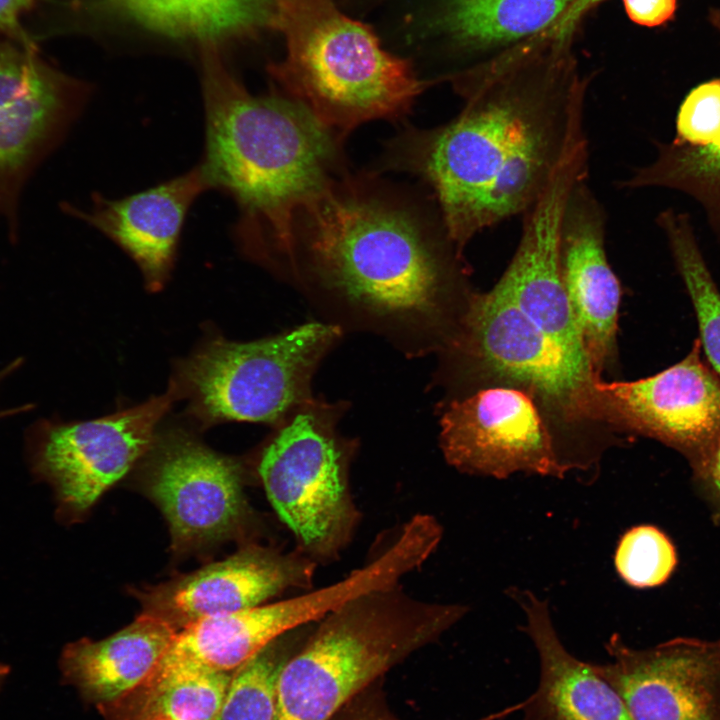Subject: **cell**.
<instances>
[{"label": "cell", "instance_id": "9", "mask_svg": "<svg viewBox=\"0 0 720 720\" xmlns=\"http://www.w3.org/2000/svg\"><path fill=\"white\" fill-rule=\"evenodd\" d=\"M440 448L446 462L465 474H566L541 404L514 386H483L450 401L440 419Z\"/></svg>", "mask_w": 720, "mask_h": 720}, {"label": "cell", "instance_id": "7", "mask_svg": "<svg viewBox=\"0 0 720 720\" xmlns=\"http://www.w3.org/2000/svg\"><path fill=\"white\" fill-rule=\"evenodd\" d=\"M340 335L335 324L310 322L250 342L213 339L174 382L201 424L284 422L310 400L313 374Z\"/></svg>", "mask_w": 720, "mask_h": 720}, {"label": "cell", "instance_id": "26", "mask_svg": "<svg viewBox=\"0 0 720 720\" xmlns=\"http://www.w3.org/2000/svg\"><path fill=\"white\" fill-rule=\"evenodd\" d=\"M312 626L309 624L281 636L239 667L233 673L215 720H272L278 674L303 644Z\"/></svg>", "mask_w": 720, "mask_h": 720}, {"label": "cell", "instance_id": "30", "mask_svg": "<svg viewBox=\"0 0 720 720\" xmlns=\"http://www.w3.org/2000/svg\"><path fill=\"white\" fill-rule=\"evenodd\" d=\"M692 468L698 490L707 502L714 521L720 524V433Z\"/></svg>", "mask_w": 720, "mask_h": 720}, {"label": "cell", "instance_id": "1", "mask_svg": "<svg viewBox=\"0 0 720 720\" xmlns=\"http://www.w3.org/2000/svg\"><path fill=\"white\" fill-rule=\"evenodd\" d=\"M571 36L544 33L450 81L464 99L440 127L397 143L402 167L429 185L460 253L480 232L523 215L586 142L589 80Z\"/></svg>", "mask_w": 720, "mask_h": 720}, {"label": "cell", "instance_id": "2", "mask_svg": "<svg viewBox=\"0 0 720 720\" xmlns=\"http://www.w3.org/2000/svg\"><path fill=\"white\" fill-rule=\"evenodd\" d=\"M375 328L444 348L470 295L463 254L440 214L336 179L300 211L293 267ZM292 267V268H293Z\"/></svg>", "mask_w": 720, "mask_h": 720}, {"label": "cell", "instance_id": "31", "mask_svg": "<svg viewBox=\"0 0 720 720\" xmlns=\"http://www.w3.org/2000/svg\"><path fill=\"white\" fill-rule=\"evenodd\" d=\"M629 18L643 26H658L671 18L676 0H623Z\"/></svg>", "mask_w": 720, "mask_h": 720}, {"label": "cell", "instance_id": "17", "mask_svg": "<svg viewBox=\"0 0 720 720\" xmlns=\"http://www.w3.org/2000/svg\"><path fill=\"white\" fill-rule=\"evenodd\" d=\"M605 210L580 178L567 197L558 236L561 280L595 376L614 363L617 352L620 283L605 250Z\"/></svg>", "mask_w": 720, "mask_h": 720}, {"label": "cell", "instance_id": "15", "mask_svg": "<svg viewBox=\"0 0 720 720\" xmlns=\"http://www.w3.org/2000/svg\"><path fill=\"white\" fill-rule=\"evenodd\" d=\"M148 488L178 549L233 534L250 515L241 465L184 433L159 444Z\"/></svg>", "mask_w": 720, "mask_h": 720}, {"label": "cell", "instance_id": "6", "mask_svg": "<svg viewBox=\"0 0 720 720\" xmlns=\"http://www.w3.org/2000/svg\"><path fill=\"white\" fill-rule=\"evenodd\" d=\"M443 351L458 379L473 390L509 385L533 395L551 422L568 472L598 464L601 455L583 433L602 425L596 390L602 379L577 368L506 295L495 287L472 293Z\"/></svg>", "mask_w": 720, "mask_h": 720}, {"label": "cell", "instance_id": "27", "mask_svg": "<svg viewBox=\"0 0 720 720\" xmlns=\"http://www.w3.org/2000/svg\"><path fill=\"white\" fill-rule=\"evenodd\" d=\"M692 300L705 354L720 378V293L704 262L686 216L666 211L658 218Z\"/></svg>", "mask_w": 720, "mask_h": 720}, {"label": "cell", "instance_id": "22", "mask_svg": "<svg viewBox=\"0 0 720 720\" xmlns=\"http://www.w3.org/2000/svg\"><path fill=\"white\" fill-rule=\"evenodd\" d=\"M285 634L275 602L211 616L177 632L160 663L234 673Z\"/></svg>", "mask_w": 720, "mask_h": 720}, {"label": "cell", "instance_id": "32", "mask_svg": "<svg viewBox=\"0 0 720 720\" xmlns=\"http://www.w3.org/2000/svg\"><path fill=\"white\" fill-rule=\"evenodd\" d=\"M604 0H575L571 7L567 10L561 20L554 27V30L560 35L573 34L578 22L592 8L602 3Z\"/></svg>", "mask_w": 720, "mask_h": 720}, {"label": "cell", "instance_id": "23", "mask_svg": "<svg viewBox=\"0 0 720 720\" xmlns=\"http://www.w3.org/2000/svg\"><path fill=\"white\" fill-rule=\"evenodd\" d=\"M232 676L159 663L132 692L98 711L105 720H215Z\"/></svg>", "mask_w": 720, "mask_h": 720}, {"label": "cell", "instance_id": "28", "mask_svg": "<svg viewBox=\"0 0 720 720\" xmlns=\"http://www.w3.org/2000/svg\"><path fill=\"white\" fill-rule=\"evenodd\" d=\"M677 553L671 539L658 527L638 525L620 538L614 565L617 574L635 588L664 584L677 566Z\"/></svg>", "mask_w": 720, "mask_h": 720}, {"label": "cell", "instance_id": "34", "mask_svg": "<svg viewBox=\"0 0 720 720\" xmlns=\"http://www.w3.org/2000/svg\"><path fill=\"white\" fill-rule=\"evenodd\" d=\"M18 367H19L18 362H17V361H14V362H12L10 365H8V366L5 367L4 369H2V370L0 371V383H1L7 376H9L15 369H17ZM29 409H30V406H29V405H22V406H19V407H14V408H9V409H5V410H0V419H1V418H4V417H7V416H11V415H15V414H18V413L25 412V411H27V410H29Z\"/></svg>", "mask_w": 720, "mask_h": 720}, {"label": "cell", "instance_id": "13", "mask_svg": "<svg viewBox=\"0 0 720 720\" xmlns=\"http://www.w3.org/2000/svg\"><path fill=\"white\" fill-rule=\"evenodd\" d=\"M610 660L591 663L634 720H720V639L677 637L632 648L618 634Z\"/></svg>", "mask_w": 720, "mask_h": 720}, {"label": "cell", "instance_id": "25", "mask_svg": "<svg viewBox=\"0 0 720 720\" xmlns=\"http://www.w3.org/2000/svg\"><path fill=\"white\" fill-rule=\"evenodd\" d=\"M623 188L665 187L694 196L720 230V143L695 147L671 143L659 146L656 159L620 183Z\"/></svg>", "mask_w": 720, "mask_h": 720}, {"label": "cell", "instance_id": "36", "mask_svg": "<svg viewBox=\"0 0 720 720\" xmlns=\"http://www.w3.org/2000/svg\"><path fill=\"white\" fill-rule=\"evenodd\" d=\"M7 674V669L3 666H0V691L6 681Z\"/></svg>", "mask_w": 720, "mask_h": 720}, {"label": "cell", "instance_id": "24", "mask_svg": "<svg viewBox=\"0 0 720 720\" xmlns=\"http://www.w3.org/2000/svg\"><path fill=\"white\" fill-rule=\"evenodd\" d=\"M143 25L174 37L213 39L266 25L275 0H113Z\"/></svg>", "mask_w": 720, "mask_h": 720}, {"label": "cell", "instance_id": "19", "mask_svg": "<svg viewBox=\"0 0 720 720\" xmlns=\"http://www.w3.org/2000/svg\"><path fill=\"white\" fill-rule=\"evenodd\" d=\"M574 1L432 0L420 26L425 39L465 62L462 72L551 30Z\"/></svg>", "mask_w": 720, "mask_h": 720}, {"label": "cell", "instance_id": "8", "mask_svg": "<svg viewBox=\"0 0 720 720\" xmlns=\"http://www.w3.org/2000/svg\"><path fill=\"white\" fill-rule=\"evenodd\" d=\"M353 451L332 410L310 399L281 424L259 462L272 507L296 549L317 565L340 559L361 522L350 487Z\"/></svg>", "mask_w": 720, "mask_h": 720}, {"label": "cell", "instance_id": "33", "mask_svg": "<svg viewBox=\"0 0 720 720\" xmlns=\"http://www.w3.org/2000/svg\"><path fill=\"white\" fill-rule=\"evenodd\" d=\"M33 0H0V31H14Z\"/></svg>", "mask_w": 720, "mask_h": 720}, {"label": "cell", "instance_id": "12", "mask_svg": "<svg viewBox=\"0 0 720 720\" xmlns=\"http://www.w3.org/2000/svg\"><path fill=\"white\" fill-rule=\"evenodd\" d=\"M585 176H588L587 143L566 157L542 195L522 215L519 244L494 287L510 298L577 368L595 376L561 280L558 261L563 209L573 185Z\"/></svg>", "mask_w": 720, "mask_h": 720}, {"label": "cell", "instance_id": "20", "mask_svg": "<svg viewBox=\"0 0 720 720\" xmlns=\"http://www.w3.org/2000/svg\"><path fill=\"white\" fill-rule=\"evenodd\" d=\"M526 615L522 628L540 660L535 692L524 700L522 720H634L614 688L591 663L569 653L553 626L548 603L529 591L511 590Z\"/></svg>", "mask_w": 720, "mask_h": 720}, {"label": "cell", "instance_id": "3", "mask_svg": "<svg viewBox=\"0 0 720 720\" xmlns=\"http://www.w3.org/2000/svg\"><path fill=\"white\" fill-rule=\"evenodd\" d=\"M211 188L229 194L235 236L251 257L292 267L301 209L335 178L338 136L282 92L253 95L216 66L204 79Z\"/></svg>", "mask_w": 720, "mask_h": 720}, {"label": "cell", "instance_id": "5", "mask_svg": "<svg viewBox=\"0 0 720 720\" xmlns=\"http://www.w3.org/2000/svg\"><path fill=\"white\" fill-rule=\"evenodd\" d=\"M337 0H275L269 27L285 42L269 66L282 93L338 137L360 124L406 114L434 81L419 79L407 58L385 50L369 25Z\"/></svg>", "mask_w": 720, "mask_h": 720}, {"label": "cell", "instance_id": "21", "mask_svg": "<svg viewBox=\"0 0 720 720\" xmlns=\"http://www.w3.org/2000/svg\"><path fill=\"white\" fill-rule=\"evenodd\" d=\"M177 631L161 618L142 612L131 624L98 641L82 639L61 655L63 681L98 710L138 687L158 667Z\"/></svg>", "mask_w": 720, "mask_h": 720}, {"label": "cell", "instance_id": "11", "mask_svg": "<svg viewBox=\"0 0 720 720\" xmlns=\"http://www.w3.org/2000/svg\"><path fill=\"white\" fill-rule=\"evenodd\" d=\"M180 391L171 382L161 395L89 421L48 425L41 433L37 464L63 504L89 508L152 447L155 431Z\"/></svg>", "mask_w": 720, "mask_h": 720}, {"label": "cell", "instance_id": "18", "mask_svg": "<svg viewBox=\"0 0 720 720\" xmlns=\"http://www.w3.org/2000/svg\"><path fill=\"white\" fill-rule=\"evenodd\" d=\"M211 189L201 165L144 191L120 199L94 195L88 210H65L119 245L139 266L151 289L160 288L172 269L186 215L200 194Z\"/></svg>", "mask_w": 720, "mask_h": 720}, {"label": "cell", "instance_id": "4", "mask_svg": "<svg viewBox=\"0 0 720 720\" xmlns=\"http://www.w3.org/2000/svg\"><path fill=\"white\" fill-rule=\"evenodd\" d=\"M468 612L401 584L357 595L316 622L281 668L272 720H330L348 701Z\"/></svg>", "mask_w": 720, "mask_h": 720}, {"label": "cell", "instance_id": "29", "mask_svg": "<svg viewBox=\"0 0 720 720\" xmlns=\"http://www.w3.org/2000/svg\"><path fill=\"white\" fill-rule=\"evenodd\" d=\"M675 143L711 147L720 143V79L694 88L680 106Z\"/></svg>", "mask_w": 720, "mask_h": 720}, {"label": "cell", "instance_id": "35", "mask_svg": "<svg viewBox=\"0 0 720 720\" xmlns=\"http://www.w3.org/2000/svg\"><path fill=\"white\" fill-rule=\"evenodd\" d=\"M522 707H523V701L518 704H514L512 706L506 707L503 710H500V711L491 713L489 715H486L484 717H481L479 719H476V720H499V719L507 717L508 715H510L518 710H521Z\"/></svg>", "mask_w": 720, "mask_h": 720}, {"label": "cell", "instance_id": "16", "mask_svg": "<svg viewBox=\"0 0 720 720\" xmlns=\"http://www.w3.org/2000/svg\"><path fill=\"white\" fill-rule=\"evenodd\" d=\"M317 566L297 549L247 544L222 561L136 595L144 613L179 632L207 617L263 605L287 590H310Z\"/></svg>", "mask_w": 720, "mask_h": 720}, {"label": "cell", "instance_id": "10", "mask_svg": "<svg viewBox=\"0 0 720 720\" xmlns=\"http://www.w3.org/2000/svg\"><path fill=\"white\" fill-rule=\"evenodd\" d=\"M603 425L657 439L697 463L720 433V378L700 341L666 370L636 381L596 383Z\"/></svg>", "mask_w": 720, "mask_h": 720}, {"label": "cell", "instance_id": "14", "mask_svg": "<svg viewBox=\"0 0 720 720\" xmlns=\"http://www.w3.org/2000/svg\"><path fill=\"white\" fill-rule=\"evenodd\" d=\"M78 96L33 51L0 47V217L11 232L23 185L80 110Z\"/></svg>", "mask_w": 720, "mask_h": 720}]
</instances>
